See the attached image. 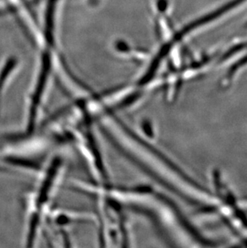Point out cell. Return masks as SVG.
<instances>
[{"label":"cell","instance_id":"1","mask_svg":"<svg viewBox=\"0 0 247 248\" xmlns=\"http://www.w3.org/2000/svg\"><path fill=\"white\" fill-rule=\"evenodd\" d=\"M210 179L217 201L216 216L238 241L247 246V216L240 199L220 170H213Z\"/></svg>","mask_w":247,"mask_h":248}]
</instances>
